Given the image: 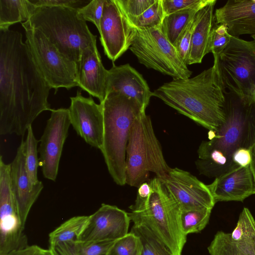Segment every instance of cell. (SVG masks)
I'll list each match as a JSON object with an SVG mask.
<instances>
[{
    "instance_id": "obj_17",
    "label": "cell",
    "mask_w": 255,
    "mask_h": 255,
    "mask_svg": "<svg viewBox=\"0 0 255 255\" xmlns=\"http://www.w3.org/2000/svg\"><path fill=\"white\" fill-rule=\"evenodd\" d=\"M128 213L114 205L103 203L90 215L88 224L78 241H116L128 233Z\"/></svg>"
},
{
    "instance_id": "obj_22",
    "label": "cell",
    "mask_w": 255,
    "mask_h": 255,
    "mask_svg": "<svg viewBox=\"0 0 255 255\" xmlns=\"http://www.w3.org/2000/svg\"><path fill=\"white\" fill-rule=\"evenodd\" d=\"M214 19L225 25L232 36L255 35V0H229L216 9Z\"/></svg>"
},
{
    "instance_id": "obj_44",
    "label": "cell",
    "mask_w": 255,
    "mask_h": 255,
    "mask_svg": "<svg viewBox=\"0 0 255 255\" xmlns=\"http://www.w3.org/2000/svg\"><path fill=\"white\" fill-rule=\"evenodd\" d=\"M251 37L254 39V40L255 41V35H251Z\"/></svg>"
},
{
    "instance_id": "obj_20",
    "label": "cell",
    "mask_w": 255,
    "mask_h": 255,
    "mask_svg": "<svg viewBox=\"0 0 255 255\" xmlns=\"http://www.w3.org/2000/svg\"><path fill=\"white\" fill-rule=\"evenodd\" d=\"M108 74L97 44L84 48L78 65V86L101 103L107 95Z\"/></svg>"
},
{
    "instance_id": "obj_11",
    "label": "cell",
    "mask_w": 255,
    "mask_h": 255,
    "mask_svg": "<svg viewBox=\"0 0 255 255\" xmlns=\"http://www.w3.org/2000/svg\"><path fill=\"white\" fill-rule=\"evenodd\" d=\"M10 165L0 157V255L28 246L13 199L10 182Z\"/></svg>"
},
{
    "instance_id": "obj_29",
    "label": "cell",
    "mask_w": 255,
    "mask_h": 255,
    "mask_svg": "<svg viewBox=\"0 0 255 255\" xmlns=\"http://www.w3.org/2000/svg\"><path fill=\"white\" fill-rule=\"evenodd\" d=\"M25 142V167L30 184L32 187L39 181L37 178V168L39 165L37 144L39 140L35 137L32 126L27 130Z\"/></svg>"
},
{
    "instance_id": "obj_21",
    "label": "cell",
    "mask_w": 255,
    "mask_h": 255,
    "mask_svg": "<svg viewBox=\"0 0 255 255\" xmlns=\"http://www.w3.org/2000/svg\"><path fill=\"white\" fill-rule=\"evenodd\" d=\"M112 92L135 100L145 109L153 96V92L142 75L128 64L113 65L108 70L107 94Z\"/></svg>"
},
{
    "instance_id": "obj_36",
    "label": "cell",
    "mask_w": 255,
    "mask_h": 255,
    "mask_svg": "<svg viewBox=\"0 0 255 255\" xmlns=\"http://www.w3.org/2000/svg\"><path fill=\"white\" fill-rule=\"evenodd\" d=\"M128 20L137 17L154 4L156 0H116Z\"/></svg>"
},
{
    "instance_id": "obj_5",
    "label": "cell",
    "mask_w": 255,
    "mask_h": 255,
    "mask_svg": "<svg viewBox=\"0 0 255 255\" xmlns=\"http://www.w3.org/2000/svg\"><path fill=\"white\" fill-rule=\"evenodd\" d=\"M77 10L61 6L35 7L29 18L21 24L39 30L78 65L82 50L97 44V36L79 16Z\"/></svg>"
},
{
    "instance_id": "obj_12",
    "label": "cell",
    "mask_w": 255,
    "mask_h": 255,
    "mask_svg": "<svg viewBox=\"0 0 255 255\" xmlns=\"http://www.w3.org/2000/svg\"><path fill=\"white\" fill-rule=\"evenodd\" d=\"M50 111V117L39 140L38 152L43 176L55 181L71 122L68 109H51Z\"/></svg>"
},
{
    "instance_id": "obj_25",
    "label": "cell",
    "mask_w": 255,
    "mask_h": 255,
    "mask_svg": "<svg viewBox=\"0 0 255 255\" xmlns=\"http://www.w3.org/2000/svg\"><path fill=\"white\" fill-rule=\"evenodd\" d=\"M35 7L29 0H0V30L26 21Z\"/></svg>"
},
{
    "instance_id": "obj_13",
    "label": "cell",
    "mask_w": 255,
    "mask_h": 255,
    "mask_svg": "<svg viewBox=\"0 0 255 255\" xmlns=\"http://www.w3.org/2000/svg\"><path fill=\"white\" fill-rule=\"evenodd\" d=\"M99 32L105 54L114 62L129 49L135 28L116 0H105Z\"/></svg>"
},
{
    "instance_id": "obj_40",
    "label": "cell",
    "mask_w": 255,
    "mask_h": 255,
    "mask_svg": "<svg viewBox=\"0 0 255 255\" xmlns=\"http://www.w3.org/2000/svg\"><path fill=\"white\" fill-rule=\"evenodd\" d=\"M4 255H51V254L49 249L46 250L34 245L11 251Z\"/></svg>"
},
{
    "instance_id": "obj_7",
    "label": "cell",
    "mask_w": 255,
    "mask_h": 255,
    "mask_svg": "<svg viewBox=\"0 0 255 255\" xmlns=\"http://www.w3.org/2000/svg\"><path fill=\"white\" fill-rule=\"evenodd\" d=\"M170 168L163 154L150 117L143 110L137 116L130 131L126 153V184L138 187L145 182L149 172L160 179Z\"/></svg>"
},
{
    "instance_id": "obj_31",
    "label": "cell",
    "mask_w": 255,
    "mask_h": 255,
    "mask_svg": "<svg viewBox=\"0 0 255 255\" xmlns=\"http://www.w3.org/2000/svg\"><path fill=\"white\" fill-rule=\"evenodd\" d=\"M142 248L139 237L130 232L115 241L108 255H141Z\"/></svg>"
},
{
    "instance_id": "obj_23",
    "label": "cell",
    "mask_w": 255,
    "mask_h": 255,
    "mask_svg": "<svg viewBox=\"0 0 255 255\" xmlns=\"http://www.w3.org/2000/svg\"><path fill=\"white\" fill-rule=\"evenodd\" d=\"M216 0H212L199 11V17L194 29L187 65L201 63L204 57L211 52V38L215 23L214 9Z\"/></svg>"
},
{
    "instance_id": "obj_32",
    "label": "cell",
    "mask_w": 255,
    "mask_h": 255,
    "mask_svg": "<svg viewBox=\"0 0 255 255\" xmlns=\"http://www.w3.org/2000/svg\"><path fill=\"white\" fill-rule=\"evenodd\" d=\"M105 0H91L88 4L78 9V14L83 20L93 23L98 31L102 17Z\"/></svg>"
},
{
    "instance_id": "obj_6",
    "label": "cell",
    "mask_w": 255,
    "mask_h": 255,
    "mask_svg": "<svg viewBox=\"0 0 255 255\" xmlns=\"http://www.w3.org/2000/svg\"><path fill=\"white\" fill-rule=\"evenodd\" d=\"M149 183V196L141 207L128 213L130 221L148 228L174 255H181L187 236L182 228L181 209L160 178Z\"/></svg>"
},
{
    "instance_id": "obj_8",
    "label": "cell",
    "mask_w": 255,
    "mask_h": 255,
    "mask_svg": "<svg viewBox=\"0 0 255 255\" xmlns=\"http://www.w3.org/2000/svg\"><path fill=\"white\" fill-rule=\"evenodd\" d=\"M214 58L226 91L244 100H255V41L232 36L227 47Z\"/></svg>"
},
{
    "instance_id": "obj_35",
    "label": "cell",
    "mask_w": 255,
    "mask_h": 255,
    "mask_svg": "<svg viewBox=\"0 0 255 255\" xmlns=\"http://www.w3.org/2000/svg\"><path fill=\"white\" fill-rule=\"evenodd\" d=\"M199 11L189 22L175 46L181 59L186 65L193 33L199 19Z\"/></svg>"
},
{
    "instance_id": "obj_18",
    "label": "cell",
    "mask_w": 255,
    "mask_h": 255,
    "mask_svg": "<svg viewBox=\"0 0 255 255\" xmlns=\"http://www.w3.org/2000/svg\"><path fill=\"white\" fill-rule=\"evenodd\" d=\"M10 165L11 191L17 212L24 227L29 212L44 186L39 181L32 187L25 167V142L22 139Z\"/></svg>"
},
{
    "instance_id": "obj_39",
    "label": "cell",
    "mask_w": 255,
    "mask_h": 255,
    "mask_svg": "<svg viewBox=\"0 0 255 255\" xmlns=\"http://www.w3.org/2000/svg\"><path fill=\"white\" fill-rule=\"evenodd\" d=\"M150 193L149 183L144 182L137 189L136 198L134 203L129 207L130 210L137 209L141 207L146 201Z\"/></svg>"
},
{
    "instance_id": "obj_30",
    "label": "cell",
    "mask_w": 255,
    "mask_h": 255,
    "mask_svg": "<svg viewBox=\"0 0 255 255\" xmlns=\"http://www.w3.org/2000/svg\"><path fill=\"white\" fill-rule=\"evenodd\" d=\"M165 16L161 0H156L154 4L141 15L128 21L135 28L147 29L161 26Z\"/></svg>"
},
{
    "instance_id": "obj_42",
    "label": "cell",
    "mask_w": 255,
    "mask_h": 255,
    "mask_svg": "<svg viewBox=\"0 0 255 255\" xmlns=\"http://www.w3.org/2000/svg\"><path fill=\"white\" fill-rule=\"evenodd\" d=\"M51 255H77L74 248V242L69 241L49 247Z\"/></svg>"
},
{
    "instance_id": "obj_4",
    "label": "cell",
    "mask_w": 255,
    "mask_h": 255,
    "mask_svg": "<svg viewBox=\"0 0 255 255\" xmlns=\"http://www.w3.org/2000/svg\"><path fill=\"white\" fill-rule=\"evenodd\" d=\"M102 105L104 116L103 154L108 170L118 185L126 184L127 147L134 122L143 110L134 100L115 92L107 94Z\"/></svg>"
},
{
    "instance_id": "obj_27",
    "label": "cell",
    "mask_w": 255,
    "mask_h": 255,
    "mask_svg": "<svg viewBox=\"0 0 255 255\" xmlns=\"http://www.w3.org/2000/svg\"><path fill=\"white\" fill-rule=\"evenodd\" d=\"M130 232L138 236L142 244L141 255H174L146 226L133 224Z\"/></svg>"
},
{
    "instance_id": "obj_3",
    "label": "cell",
    "mask_w": 255,
    "mask_h": 255,
    "mask_svg": "<svg viewBox=\"0 0 255 255\" xmlns=\"http://www.w3.org/2000/svg\"><path fill=\"white\" fill-rule=\"evenodd\" d=\"M224 89L217 66L186 79H173L153 92L166 105L209 130L225 122Z\"/></svg>"
},
{
    "instance_id": "obj_10",
    "label": "cell",
    "mask_w": 255,
    "mask_h": 255,
    "mask_svg": "<svg viewBox=\"0 0 255 255\" xmlns=\"http://www.w3.org/2000/svg\"><path fill=\"white\" fill-rule=\"evenodd\" d=\"M25 30L26 43L33 60L51 88L67 90L78 86V65L57 48L39 30L30 27Z\"/></svg>"
},
{
    "instance_id": "obj_37",
    "label": "cell",
    "mask_w": 255,
    "mask_h": 255,
    "mask_svg": "<svg viewBox=\"0 0 255 255\" xmlns=\"http://www.w3.org/2000/svg\"><path fill=\"white\" fill-rule=\"evenodd\" d=\"M35 6H61L79 9L88 4L90 0H29Z\"/></svg>"
},
{
    "instance_id": "obj_43",
    "label": "cell",
    "mask_w": 255,
    "mask_h": 255,
    "mask_svg": "<svg viewBox=\"0 0 255 255\" xmlns=\"http://www.w3.org/2000/svg\"><path fill=\"white\" fill-rule=\"evenodd\" d=\"M250 150L251 155V161L250 166L255 182V142Z\"/></svg>"
},
{
    "instance_id": "obj_16",
    "label": "cell",
    "mask_w": 255,
    "mask_h": 255,
    "mask_svg": "<svg viewBox=\"0 0 255 255\" xmlns=\"http://www.w3.org/2000/svg\"><path fill=\"white\" fill-rule=\"evenodd\" d=\"M210 255H255V219L244 208L231 233L218 232L208 247Z\"/></svg>"
},
{
    "instance_id": "obj_2",
    "label": "cell",
    "mask_w": 255,
    "mask_h": 255,
    "mask_svg": "<svg viewBox=\"0 0 255 255\" xmlns=\"http://www.w3.org/2000/svg\"><path fill=\"white\" fill-rule=\"evenodd\" d=\"M226 119L216 131L209 130L208 140L203 141L196 161L200 174L217 178L239 166L233 161L240 148L250 149L255 142V99L244 100L226 91Z\"/></svg>"
},
{
    "instance_id": "obj_34",
    "label": "cell",
    "mask_w": 255,
    "mask_h": 255,
    "mask_svg": "<svg viewBox=\"0 0 255 255\" xmlns=\"http://www.w3.org/2000/svg\"><path fill=\"white\" fill-rule=\"evenodd\" d=\"M231 37L225 25L215 23L211 38V52L214 56L219 55L227 47Z\"/></svg>"
},
{
    "instance_id": "obj_1",
    "label": "cell",
    "mask_w": 255,
    "mask_h": 255,
    "mask_svg": "<svg viewBox=\"0 0 255 255\" xmlns=\"http://www.w3.org/2000/svg\"><path fill=\"white\" fill-rule=\"evenodd\" d=\"M51 88L35 65L22 34L0 30V134L23 135L43 112L51 111Z\"/></svg>"
},
{
    "instance_id": "obj_15",
    "label": "cell",
    "mask_w": 255,
    "mask_h": 255,
    "mask_svg": "<svg viewBox=\"0 0 255 255\" xmlns=\"http://www.w3.org/2000/svg\"><path fill=\"white\" fill-rule=\"evenodd\" d=\"M70 100L68 110L71 125L87 143L101 150L104 134L102 105L96 103L91 96L83 97L80 91Z\"/></svg>"
},
{
    "instance_id": "obj_9",
    "label": "cell",
    "mask_w": 255,
    "mask_h": 255,
    "mask_svg": "<svg viewBox=\"0 0 255 255\" xmlns=\"http://www.w3.org/2000/svg\"><path fill=\"white\" fill-rule=\"evenodd\" d=\"M129 49L139 63L173 79H186L192 74L175 47L165 36L161 26L147 29L135 28Z\"/></svg>"
},
{
    "instance_id": "obj_14",
    "label": "cell",
    "mask_w": 255,
    "mask_h": 255,
    "mask_svg": "<svg viewBox=\"0 0 255 255\" xmlns=\"http://www.w3.org/2000/svg\"><path fill=\"white\" fill-rule=\"evenodd\" d=\"M160 179L181 211L203 208L212 209L216 203L207 185L187 171L170 168L167 175Z\"/></svg>"
},
{
    "instance_id": "obj_28",
    "label": "cell",
    "mask_w": 255,
    "mask_h": 255,
    "mask_svg": "<svg viewBox=\"0 0 255 255\" xmlns=\"http://www.w3.org/2000/svg\"><path fill=\"white\" fill-rule=\"evenodd\" d=\"M212 210L203 208L181 211V221L184 233L187 236L202 231L209 221Z\"/></svg>"
},
{
    "instance_id": "obj_38",
    "label": "cell",
    "mask_w": 255,
    "mask_h": 255,
    "mask_svg": "<svg viewBox=\"0 0 255 255\" xmlns=\"http://www.w3.org/2000/svg\"><path fill=\"white\" fill-rule=\"evenodd\" d=\"M199 0H161L165 15L188 8L196 4Z\"/></svg>"
},
{
    "instance_id": "obj_24",
    "label": "cell",
    "mask_w": 255,
    "mask_h": 255,
    "mask_svg": "<svg viewBox=\"0 0 255 255\" xmlns=\"http://www.w3.org/2000/svg\"><path fill=\"white\" fill-rule=\"evenodd\" d=\"M212 0H199L188 8L165 15L161 24L165 36L175 47L182 33L195 14Z\"/></svg>"
},
{
    "instance_id": "obj_26",
    "label": "cell",
    "mask_w": 255,
    "mask_h": 255,
    "mask_svg": "<svg viewBox=\"0 0 255 255\" xmlns=\"http://www.w3.org/2000/svg\"><path fill=\"white\" fill-rule=\"evenodd\" d=\"M89 219L90 216H77L64 222L49 234V247L69 241H78Z\"/></svg>"
},
{
    "instance_id": "obj_41",
    "label": "cell",
    "mask_w": 255,
    "mask_h": 255,
    "mask_svg": "<svg viewBox=\"0 0 255 255\" xmlns=\"http://www.w3.org/2000/svg\"><path fill=\"white\" fill-rule=\"evenodd\" d=\"M232 160L236 165L239 166L250 165L251 161L250 150L245 148L237 149L233 154Z\"/></svg>"
},
{
    "instance_id": "obj_33",
    "label": "cell",
    "mask_w": 255,
    "mask_h": 255,
    "mask_svg": "<svg viewBox=\"0 0 255 255\" xmlns=\"http://www.w3.org/2000/svg\"><path fill=\"white\" fill-rule=\"evenodd\" d=\"M115 241H77L74 246L77 255H108Z\"/></svg>"
},
{
    "instance_id": "obj_19",
    "label": "cell",
    "mask_w": 255,
    "mask_h": 255,
    "mask_svg": "<svg viewBox=\"0 0 255 255\" xmlns=\"http://www.w3.org/2000/svg\"><path fill=\"white\" fill-rule=\"evenodd\" d=\"M216 203L243 202L255 194V182L250 166H238L215 178L207 185Z\"/></svg>"
}]
</instances>
